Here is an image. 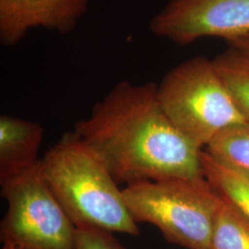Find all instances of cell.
Instances as JSON below:
<instances>
[{"mask_svg": "<svg viewBox=\"0 0 249 249\" xmlns=\"http://www.w3.org/2000/svg\"><path fill=\"white\" fill-rule=\"evenodd\" d=\"M200 160L204 178L249 218V173L215 160L204 150Z\"/></svg>", "mask_w": 249, "mask_h": 249, "instance_id": "9", "label": "cell"}, {"mask_svg": "<svg viewBox=\"0 0 249 249\" xmlns=\"http://www.w3.org/2000/svg\"><path fill=\"white\" fill-rule=\"evenodd\" d=\"M77 249H127L114 232L95 227H77Z\"/></svg>", "mask_w": 249, "mask_h": 249, "instance_id": "13", "label": "cell"}, {"mask_svg": "<svg viewBox=\"0 0 249 249\" xmlns=\"http://www.w3.org/2000/svg\"><path fill=\"white\" fill-rule=\"evenodd\" d=\"M211 249H249V218L224 197L215 219Z\"/></svg>", "mask_w": 249, "mask_h": 249, "instance_id": "11", "label": "cell"}, {"mask_svg": "<svg viewBox=\"0 0 249 249\" xmlns=\"http://www.w3.org/2000/svg\"><path fill=\"white\" fill-rule=\"evenodd\" d=\"M157 99L170 121L202 150L224 129L246 122L213 60L203 56L171 70L157 85Z\"/></svg>", "mask_w": 249, "mask_h": 249, "instance_id": "4", "label": "cell"}, {"mask_svg": "<svg viewBox=\"0 0 249 249\" xmlns=\"http://www.w3.org/2000/svg\"><path fill=\"white\" fill-rule=\"evenodd\" d=\"M44 136L37 123L15 116H0V184L16 178L41 160Z\"/></svg>", "mask_w": 249, "mask_h": 249, "instance_id": "8", "label": "cell"}, {"mask_svg": "<svg viewBox=\"0 0 249 249\" xmlns=\"http://www.w3.org/2000/svg\"><path fill=\"white\" fill-rule=\"evenodd\" d=\"M150 30L182 46L203 37L225 41L249 32V0H168L151 18Z\"/></svg>", "mask_w": 249, "mask_h": 249, "instance_id": "6", "label": "cell"}, {"mask_svg": "<svg viewBox=\"0 0 249 249\" xmlns=\"http://www.w3.org/2000/svg\"><path fill=\"white\" fill-rule=\"evenodd\" d=\"M90 0H0V44L13 47L34 28L70 34Z\"/></svg>", "mask_w": 249, "mask_h": 249, "instance_id": "7", "label": "cell"}, {"mask_svg": "<svg viewBox=\"0 0 249 249\" xmlns=\"http://www.w3.org/2000/svg\"><path fill=\"white\" fill-rule=\"evenodd\" d=\"M213 63L233 103L249 122V55L229 47Z\"/></svg>", "mask_w": 249, "mask_h": 249, "instance_id": "10", "label": "cell"}, {"mask_svg": "<svg viewBox=\"0 0 249 249\" xmlns=\"http://www.w3.org/2000/svg\"><path fill=\"white\" fill-rule=\"evenodd\" d=\"M215 160L249 173V122L233 124L203 149Z\"/></svg>", "mask_w": 249, "mask_h": 249, "instance_id": "12", "label": "cell"}, {"mask_svg": "<svg viewBox=\"0 0 249 249\" xmlns=\"http://www.w3.org/2000/svg\"><path fill=\"white\" fill-rule=\"evenodd\" d=\"M229 47L234 48L249 55V32L240 36H234L225 40Z\"/></svg>", "mask_w": 249, "mask_h": 249, "instance_id": "14", "label": "cell"}, {"mask_svg": "<svg viewBox=\"0 0 249 249\" xmlns=\"http://www.w3.org/2000/svg\"><path fill=\"white\" fill-rule=\"evenodd\" d=\"M0 185L8 202L1 249H77V227L53 196L41 160Z\"/></svg>", "mask_w": 249, "mask_h": 249, "instance_id": "5", "label": "cell"}, {"mask_svg": "<svg viewBox=\"0 0 249 249\" xmlns=\"http://www.w3.org/2000/svg\"><path fill=\"white\" fill-rule=\"evenodd\" d=\"M122 194L136 223L156 226L179 247L211 249L223 197L204 177L139 181L125 185Z\"/></svg>", "mask_w": 249, "mask_h": 249, "instance_id": "3", "label": "cell"}, {"mask_svg": "<svg viewBox=\"0 0 249 249\" xmlns=\"http://www.w3.org/2000/svg\"><path fill=\"white\" fill-rule=\"evenodd\" d=\"M157 85L116 83L74 133L105 161L117 184L166 178H202V149L163 113Z\"/></svg>", "mask_w": 249, "mask_h": 249, "instance_id": "1", "label": "cell"}, {"mask_svg": "<svg viewBox=\"0 0 249 249\" xmlns=\"http://www.w3.org/2000/svg\"><path fill=\"white\" fill-rule=\"evenodd\" d=\"M41 162L53 196L76 227L139 235L122 189L105 161L77 134H65Z\"/></svg>", "mask_w": 249, "mask_h": 249, "instance_id": "2", "label": "cell"}]
</instances>
